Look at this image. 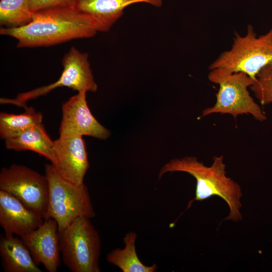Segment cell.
<instances>
[{
	"instance_id": "6da1fadb",
	"label": "cell",
	"mask_w": 272,
	"mask_h": 272,
	"mask_svg": "<svg viewBox=\"0 0 272 272\" xmlns=\"http://www.w3.org/2000/svg\"><path fill=\"white\" fill-rule=\"evenodd\" d=\"M99 32L90 16L74 7L47 9L33 13L31 22L16 28L1 27L0 34L17 39L18 48L47 47Z\"/></svg>"
},
{
	"instance_id": "7a4b0ae2",
	"label": "cell",
	"mask_w": 272,
	"mask_h": 272,
	"mask_svg": "<svg viewBox=\"0 0 272 272\" xmlns=\"http://www.w3.org/2000/svg\"><path fill=\"white\" fill-rule=\"evenodd\" d=\"M210 166L205 165L195 157L187 156L175 158L165 164L161 168L158 177L161 178L167 172H183L193 176L196 182L195 197L189 201L188 209L192 203L202 201L213 196H218L228 204L230 212L224 220L238 222L242 219L240 212L242 196L240 186L226 174V165L223 156H214Z\"/></svg>"
},
{
	"instance_id": "3957f363",
	"label": "cell",
	"mask_w": 272,
	"mask_h": 272,
	"mask_svg": "<svg viewBox=\"0 0 272 272\" xmlns=\"http://www.w3.org/2000/svg\"><path fill=\"white\" fill-rule=\"evenodd\" d=\"M48 182V201L46 219L55 220L60 232L80 217L92 219L96 213L87 186L77 185L60 176L52 165L45 164Z\"/></svg>"
},
{
	"instance_id": "277c9868",
	"label": "cell",
	"mask_w": 272,
	"mask_h": 272,
	"mask_svg": "<svg viewBox=\"0 0 272 272\" xmlns=\"http://www.w3.org/2000/svg\"><path fill=\"white\" fill-rule=\"evenodd\" d=\"M209 80L219 85L216 101L205 109L199 118L219 113L230 114L235 119L240 114H251L256 120L263 121L266 116L254 101L248 90L255 80L242 72H231L221 69L210 70Z\"/></svg>"
},
{
	"instance_id": "5b68a950",
	"label": "cell",
	"mask_w": 272,
	"mask_h": 272,
	"mask_svg": "<svg viewBox=\"0 0 272 272\" xmlns=\"http://www.w3.org/2000/svg\"><path fill=\"white\" fill-rule=\"evenodd\" d=\"M271 62L272 27L257 36L249 25L245 35L235 33L231 48L223 52L209 68L244 73L255 80L257 74Z\"/></svg>"
},
{
	"instance_id": "8992f818",
	"label": "cell",
	"mask_w": 272,
	"mask_h": 272,
	"mask_svg": "<svg viewBox=\"0 0 272 272\" xmlns=\"http://www.w3.org/2000/svg\"><path fill=\"white\" fill-rule=\"evenodd\" d=\"M63 263L72 272H100L101 239L90 219L80 217L60 232Z\"/></svg>"
},
{
	"instance_id": "52a82bcc",
	"label": "cell",
	"mask_w": 272,
	"mask_h": 272,
	"mask_svg": "<svg viewBox=\"0 0 272 272\" xmlns=\"http://www.w3.org/2000/svg\"><path fill=\"white\" fill-rule=\"evenodd\" d=\"M89 54L72 47L62 59L63 70L59 79L53 83L19 94L14 99H1V103H11L26 107L27 101L47 94L59 87H67L80 92H96L98 86L94 80Z\"/></svg>"
},
{
	"instance_id": "ba28073f",
	"label": "cell",
	"mask_w": 272,
	"mask_h": 272,
	"mask_svg": "<svg viewBox=\"0 0 272 272\" xmlns=\"http://www.w3.org/2000/svg\"><path fill=\"white\" fill-rule=\"evenodd\" d=\"M0 190L11 194L27 208L46 219L49 188L45 175L14 164L1 169Z\"/></svg>"
},
{
	"instance_id": "9c48e42d",
	"label": "cell",
	"mask_w": 272,
	"mask_h": 272,
	"mask_svg": "<svg viewBox=\"0 0 272 272\" xmlns=\"http://www.w3.org/2000/svg\"><path fill=\"white\" fill-rule=\"evenodd\" d=\"M86 93L78 92L63 104L59 136L86 135L105 140L110 135V131L92 114L87 104Z\"/></svg>"
},
{
	"instance_id": "30bf717a",
	"label": "cell",
	"mask_w": 272,
	"mask_h": 272,
	"mask_svg": "<svg viewBox=\"0 0 272 272\" xmlns=\"http://www.w3.org/2000/svg\"><path fill=\"white\" fill-rule=\"evenodd\" d=\"M54 162L56 172L77 185L84 184L89 164L85 143L82 137H60L54 141Z\"/></svg>"
},
{
	"instance_id": "8fae6325",
	"label": "cell",
	"mask_w": 272,
	"mask_h": 272,
	"mask_svg": "<svg viewBox=\"0 0 272 272\" xmlns=\"http://www.w3.org/2000/svg\"><path fill=\"white\" fill-rule=\"evenodd\" d=\"M35 262L49 272H56L60 265L58 225L51 218L44 220L37 229L20 237Z\"/></svg>"
},
{
	"instance_id": "7c38bea8",
	"label": "cell",
	"mask_w": 272,
	"mask_h": 272,
	"mask_svg": "<svg viewBox=\"0 0 272 272\" xmlns=\"http://www.w3.org/2000/svg\"><path fill=\"white\" fill-rule=\"evenodd\" d=\"M44 221L41 215L0 190V225L5 235L22 237L37 229Z\"/></svg>"
},
{
	"instance_id": "4fadbf2b",
	"label": "cell",
	"mask_w": 272,
	"mask_h": 272,
	"mask_svg": "<svg viewBox=\"0 0 272 272\" xmlns=\"http://www.w3.org/2000/svg\"><path fill=\"white\" fill-rule=\"evenodd\" d=\"M145 3L157 8L162 0H75L74 8L92 17L99 32L108 31L122 16L124 10L135 3Z\"/></svg>"
},
{
	"instance_id": "5bb4252c",
	"label": "cell",
	"mask_w": 272,
	"mask_h": 272,
	"mask_svg": "<svg viewBox=\"0 0 272 272\" xmlns=\"http://www.w3.org/2000/svg\"><path fill=\"white\" fill-rule=\"evenodd\" d=\"M0 256L5 272H42L22 239L1 235Z\"/></svg>"
},
{
	"instance_id": "9a60e30c",
	"label": "cell",
	"mask_w": 272,
	"mask_h": 272,
	"mask_svg": "<svg viewBox=\"0 0 272 272\" xmlns=\"http://www.w3.org/2000/svg\"><path fill=\"white\" fill-rule=\"evenodd\" d=\"M5 141L8 149L31 151L45 157L51 163L54 162V141L47 133L42 123Z\"/></svg>"
},
{
	"instance_id": "2e32d148",
	"label": "cell",
	"mask_w": 272,
	"mask_h": 272,
	"mask_svg": "<svg viewBox=\"0 0 272 272\" xmlns=\"http://www.w3.org/2000/svg\"><path fill=\"white\" fill-rule=\"evenodd\" d=\"M137 234L133 231L126 233L123 238L124 247L110 251L106 256L107 262L120 269L123 272H154L157 264H144L138 256L135 242Z\"/></svg>"
},
{
	"instance_id": "e0dca14e",
	"label": "cell",
	"mask_w": 272,
	"mask_h": 272,
	"mask_svg": "<svg viewBox=\"0 0 272 272\" xmlns=\"http://www.w3.org/2000/svg\"><path fill=\"white\" fill-rule=\"evenodd\" d=\"M24 113H0V136L4 140L18 135L42 123V115L32 108L26 107Z\"/></svg>"
},
{
	"instance_id": "ac0fdd59",
	"label": "cell",
	"mask_w": 272,
	"mask_h": 272,
	"mask_svg": "<svg viewBox=\"0 0 272 272\" xmlns=\"http://www.w3.org/2000/svg\"><path fill=\"white\" fill-rule=\"evenodd\" d=\"M30 0H1L0 24L6 28L19 27L32 20Z\"/></svg>"
},
{
	"instance_id": "d6986e66",
	"label": "cell",
	"mask_w": 272,
	"mask_h": 272,
	"mask_svg": "<svg viewBox=\"0 0 272 272\" xmlns=\"http://www.w3.org/2000/svg\"><path fill=\"white\" fill-rule=\"evenodd\" d=\"M250 88L261 104L272 103V62L257 74L253 84Z\"/></svg>"
},
{
	"instance_id": "ffe728a7",
	"label": "cell",
	"mask_w": 272,
	"mask_h": 272,
	"mask_svg": "<svg viewBox=\"0 0 272 272\" xmlns=\"http://www.w3.org/2000/svg\"><path fill=\"white\" fill-rule=\"evenodd\" d=\"M75 0H30L29 8L32 13L60 7H74Z\"/></svg>"
}]
</instances>
